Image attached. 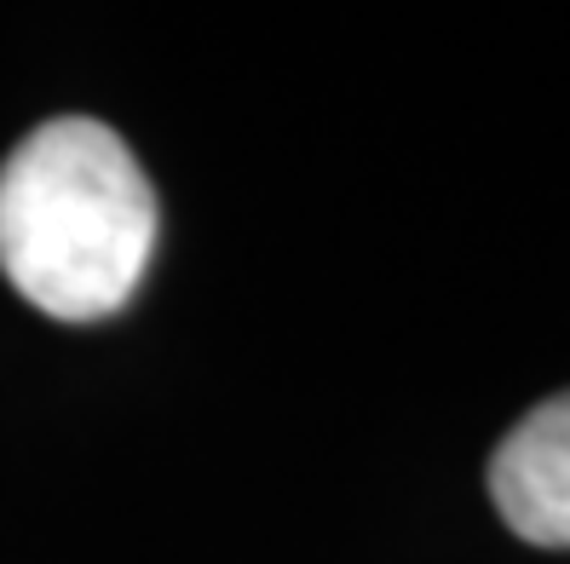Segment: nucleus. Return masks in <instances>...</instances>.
<instances>
[{
  "label": "nucleus",
  "instance_id": "obj_1",
  "mask_svg": "<svg viewBox=\"0 0 570 564\" xmlns=\"http://www.w3.org/2000/svg\"><path fill=\"white\" fill-rule=\"evenodd\" d=\"M156 190L92 116H58L0 161V271L63 323L110 317L145 283Z\"/></svg>",
  "mask_w": 570,
  "mask_h": 564
},
{
  "label": "nucleus",
  "instance_id": "obj_2",
  "mask_svg": "<svg viewBox=\"0 0 570 564\" xmlns=\"http://www.w3.org/2000/svg\"><path fill=\"white\" fill-rule=\"evenodd\" d=\"M490 495L524 542L570 547V392L535 404L490 461Z\"/></svg>",
  "mask_w": 570,
  "mask_h": 564
}]
</instances>
